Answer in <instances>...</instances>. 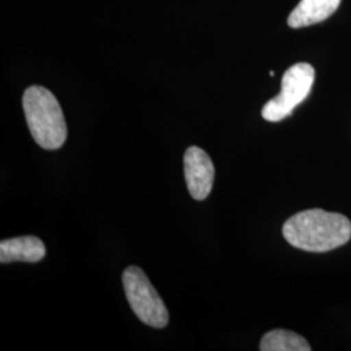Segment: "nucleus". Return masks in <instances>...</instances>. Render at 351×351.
Here are the masks:
<instances>
[{"label":"nucleus","mask_w":351,"mask_h":351,"mask_svg":"<svg viewBox=\"0 0 351 351\" xmlns=\"http://www.w3.org/2000/svg\"><path fill=\"white\" fill-rule=\"evenodd\" d=\"M284 239L297 249L326 252L343 246L351 239V221L343 215L320 208L291 216L282 226Z\"/></svg>","instance_id":"1"},{"label":"nucleus","mask_w":351,"mask_h":351,"mask_svg":"<svg viewBox=\"0 0 351 351\" xmlns=\"http://www.w3.org/2000/svg\"><path fill=\"white\" fill-rule=\"evenodd\" d=\"M26 123L32 137L42 149H60L66 139V124L62 107L50 90L42 86L26 88L23 97Z\"/></svg>","instance_id":"2"},{"label":"nucleus","mask_w":351,"mask_h":351,"mask_svg":"<svg viewBox=\"0 0 351 351\" xmlns=\"http://www.w3.org/2000/svg\"><path fill=\"white\" fill-rule=\"evenodd\" d=\"M126 300L139 320L152 328H164L169 314L150 280L138 267H128L123 274Z\"/></svg>","instance_id":"3"},{"label":"nucleus","mask_w":351,"mask_h":351,"mask_svg":"<svg viewBox=\"0 0 351 351\" xmlns=\"http://www.w3.org/2000/svg\"><path fill=\"white\" fill-rule=\"evenodd\" d=\"M314 81L313 65L307 63L291 65L282 75L280 94L264 104L262 110L264 120L277 123L289 117L294 108L308 97Z\"/></svg>","instance_id":"4"},{"label":"nucleus","mask_w":351,"mask_h":351,"mask_svg":"<svg viewBox=\"0 0 351 351\" xmlns=\"http://www.w3.org/2000/svg\"><path fill=\"white\" fill-rule=\"evenodd\" d=\"M185 180L195 201L206 199L213 190L215 167L208 154L197 146L189 147L184 156Z\"/></svg>","instance_id":"5"},{"label":"nucleus","mask_w":351,"mask_h":351,"mask_svg":"<svg viewBox=\"0 0 351 351\" xmlns=\"http://www.w3.org/2000/svg\"><path fill=\"white\" fill-rule=\"evenodd\" d=\"M45 243L34 236L4 239L0 242V263L30 262L36 263L45 258Z\"/></svg>","instance_id":"6"},{"label":"nucleus","mask_w":351,"mask_h":351,"mask_svg":"<svg viewBox=\"0 0 351 351\" xmlns=\"http://www.w3.org/2000/svg\"><path fill=\"white\" fill-rule=\"evenodd\" d=\"M341 0H301L290 13L288 24L293 29L315 25L337 11Z\"/></svg>","instance_id":"7"},{"label":"nucleus","mask_w":351,"mask_h":351,"mask_svg":"<svg viewBox=\"0 0 351 351\" xmlns=\"http://www.w3.org/2000/svg\"><path fill=\"white\" fill-rule=\"evenodd\" d=\"M259 349L262 351H310L311 346L298 333L275 329L264 335Z\"/></svg>","instance_id":"8"}]
</instances>
